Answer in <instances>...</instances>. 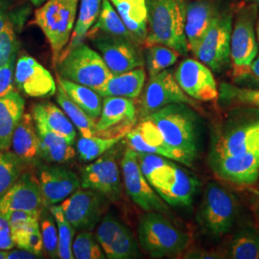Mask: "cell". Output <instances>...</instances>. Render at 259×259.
I'll return each instance as SVG.
<instances>
[{
    "mask_svg": "<svg viewBox=\"0 0 259 259\" xmlns=\"http://www.w3.org/2000/svg\"><path fill=\"white\" fill-rule=\"evenodd\" d=\"M189 0H145L147 10V37L145 47L160 45L180 55L188 53L185 37L186 7Z\"/></svg>",
    "mask_w": 259,
    "mask_h": 259,
    "instance_id": "obj_1",
    "label": "cell"
},
{
    "mask_svg": "<svg viewBox=\"0 0 259 259\" xmlns=\"http://www.w3.org/2000/svg\"><path fill=\"white\" fill-rule=\"evenodd\" d=\"M193 110L185 104H170L145 117L156 125L170 146L196 158L199 132L197 114Z\"/></svg>",
    "mask_w": 259,
    "mask_h": 259,
    "instance_id": "obj_2",
    "label": "cell"
},
{
    "mask_svg": "<svg viewBox=\"0 0 259 259\" xmlns=\"http://www.w3.org/2000/svg\"><path fill=\"white\" fill-rule=\"evenodd\" d=\"M139 240L141 248L154 258L177 255L190 242L186 232L176 228L161 213L148 211L140 217Z\"/></svg>",
    "mask_w": 259,
    "mask_h": 259,
    "instance_id": "obj_3",
    "label": "cell"
},
{
    "mask_svg": "<svg viewBox=\"0 0 259 259\" xmlns=\"http://www.w3.org/2000/svg\"><path fill=\"white\" fill-rule=\"evenodd\" d=\"M79 0H47L35 11V23L47 37L57 65L74 28Z\"/></svg>",
    "mask_w": 259,
    "mask_h": 259,
    "instance_id": "obj_4",
    "label": "cell"
},
{
    "mask_svg": "<svg viewBox=\"0 0 259 259\" xmlns=\"http://www.w3.org/2000/svg\"><path fill=\"white\" fill-rule=\"evenodd\" d=\"M258 8L253 3L241 7L232 23L230 58L232 78L235 81L249 77L250 65L258 53L255 32Z\"/></svg>",
    "mask_w": 259,
    "mask_h": 259,
    "instance_id": "obj_5",
    "label": "cell"
},
{
    "mask_svg": "<svg viewBox=\"0 0 259 259\" xmlns=\"http://www.w3.org/2000/svg\"><path fill=\"white\" fill-rule=\"evenodd\" d=\"M59 76L98 91L111 73L101 55L84 42L73 48L57 63Z\"/></svg>",
    "mask_w": 259,
    "mask_h": 259,
    "instance_id": "obj_6",
    "label": "cell"
},
{
    "mask_svg": "<svg viewBox=\"0 0 259 259\" xmlns=\"http://www.w3.org/2000/svg\"><path fill=\"white\" fill-rule=\"evenodd\" d=\"M238 211L233 195L216 183H209L204 192L198 220L204 232L220 238L231 232Z\"/></svg>",
    "mask_w": 259,
    "mask_h": 259,
    "instance_id": "obj_7",
    "label": "cell"
},
{
    "mask_svg": "<svg viewBox=\"0 0 259 259\" xmlns=\"http://www.w3.org/2000/svg\"><path fill=\"white\" fill-rule=\"evenodd\" d=\"M232 23L231 12H220L192 52L214 72H222L231 64Z\"/></svg>",
    "mask_w": 259,
    "mask_h": 259,
    "instance_id": "obj_8",
    "label": "cell"
},
{
    "mask_svg": "<svg viewBox=\"0 0 259 259\" xmlns=\"http://www.w3.org/2000/svg\"><path fill=\"white\" fill-rule=\"evenodd\" d=\"M158 196L172 206H188L192 204L200 185L197 178L170 161L147 180Z\"/></svg>",
    "mask_w": 259,
    "mask_h": 259,
    "instance_id": "obj_9",
    "label": "cell"
},
{
    "mask_svg": "<svg viewBox=\"0 0 259 259\" xmlns=\"http://www.w3.org/2000/svg\"><path fill=\"white\" fill-rule=\"evenodd\" d=\"M170 104H185L194 110L200 109L197 101L181 89L173 73L165 69L150 77L139 103V116L144 118Z\"/></svg>",
    "mask_w": 259,
    "mask_h": 259,
    "instance_id": "obj_10",
    "label": "cell"
},
{
    "mask_svg": "<svg viewBox=\"0 0 259 259\" xmlns=\"http://www.w3.org/2000/svg\"><path fill=\"white\" fill-rule=\"evenodd\" d=\"M90 37L111 74H120L143 67L144 57L139 48L140 45L136 41L103 33Z\"/></svg>",
    "mask_w": 259,
    "mask_h": 259,
    "instance_id": "obj_11",
    "label": "cell"
},
{
    "mask_svg": "<svg viewBox=\"0 0 259 259\" xmlns=\"http://www.w3.org/2000/svg\"><path fill=\"white\" fill-rule=\"evenodd\" d=\"M121 169L126 191L132 201L144 211L168 212V206L149 184L139 167L138 153L128 148L121 159Z\"/></svg>",
    "mask_w": 259,
    "mask_h": 259,
    "instance_id": "obj_12",
    "label": "cell"
},
{
    "mask_svg": "<svg viewBox=\"0 0 259 259\" xmlns=\"http://www.w3.org/2000/svg\"><path fill=\"white\" fill-rule=\"evenodd\" d=\"M60 205L75 231L92 232L102 215L104 195L92 189L79 188Z\"/></svg>",
    "mask_w": 259,
    "mask_h": 259,
    "instance_id": "obj_13",
    "label": "cell"
},
{
    "mask_svg": "<svg viewBox=\"0 0 259 259\" xmlns=\"http://www.w3.org/2000/svg\"><path fill=\"white\" fill-rule=\"evenodd\" d=\"M126 137L130 148L138 153L156 154L186 166H192L194 162V157L170 146L156 125L147 117L141 118L139 125L131 130Z\"/></svg>",
    "mask_w": 259,
    "mask_h": 259,
    "instance_id": "obj_14",
    "label": "cell"
},
{
    "mask_svg": "<svg viewBox=\"0 0 259 259\" xmlns=\"http://www.w3.org/2000/svg\"><path fill=\"white\" fill-rule=\"evenodd\" d=\"M174 76L181 89L196 101L218 100L219 90L211 69L202 62L186 59L178 66Z\"/></svg>",
    "mask_w": 259,
    "mask_h": 259,
    "instance_id": "obj_15",
    "label": "cell"
},
{
    "mask_svg": "<svg viewBox=\"0 0 259 259\" xmlns=\"http://www.w3.org/2000/svg\"><path fill=\"white\" fill-rule=\"evenodd\" d=\"M137 108L133 99L117 96H106L102 111L96 120L98 137H126L137 121Z\"/></svg>",
    "mask_w": 259,
    "mask_h": 259,
    "instance_id": "obj_16",
    "label": "cell"
},
{
    "mask_svg": "<svg viewBox=\"0 0 259 259\" xmlns=\"http://www.w3.org/2000/svg\"><path fill=\"white\" fill-rule=\"evenodd\" d=\"M96 240L106 258L131 259L139 255V245L133 233L112 215H107L98 226Z\"/></svg>",
    "mask_w": 259,
    "mask_h": 259,
    "instance_id": "obj_17",
    "label": "cell"
},
{
    "mask_svg": "<svg viewBox=\"0 0 259 259\" xmlns=\"http://www.w3.org/2000/svg\"><path fill=\"white\" fill-rule=\"evenodd\" d=\"M14 81L17 89L30 97L47 98L57 91L53 76L30 56H21L16 62Z\"/></svg>",
    "mask_w": 259,
    "mask_h": 259,
    "instance_id": "obj_18",
    "label": "cell"
},
{
    "mask_svg": "<svg viewBox=\"0 0 259 259\" xmlns=\"http://www.w3.org/2000/svg\"><path fill=\"white\" fill-rule=\"evenodd\" d=\"M80 179L82 188L97 191L110 199L120 197V171L113 154L99 157L83 167Z\"/></svg>",
    "mask_w": 259,
    "mask_h": 259,
    "instance_id": "obj_19",
    "label": "cell"
},
{
    "mask_svg": "<svg viewBox=\"0 0 259 259\" xmlns=\"http://www.w3.org/2000/svg\"><path fill=\"white\" fill-rule=\"evenodd\" d=\"M37 181L45 205L60 204L81 188V179L73 171L62 166L39 165Z\"/></svg>",
    "mask_w": 259,
    "mask_h": 259,
    "instance_id": "obj_20",
    "label": "cell"
},
{
    "mask_svg": "<svg viewBox=\"0 0 259 259\" xmlns=\"http://www.w3.org/2000/svg\"><path fill=\"white\" fill-rule=\"evenodd\" d=\"M45 206L38 181L28 172H23L17 183L0 197V213L10 210L41 211Z\"/></svg>",
    "mask_w": 259,
    "mask_h": 259,
    "instance_id": "obj_21",
    "label": "cell"
},
{
    "mask_svg": "<svg viewBox=\"0 0 259 259\" xmlns=\"http://www.w3.org/2000/svg\"><path fill=\"white\" fill-rule=\"evenodd\" d=\"M215 173L236 185H251L259 176V150L212 160Z\"/></svg>",
    "mask_w": 259,
    "mask_h": 259,
    "instance_id": "obj_22",
    "label": "cell"
},
{
    "mask_svg": "<svg viewBox=\"0 0 259 259\" xmlns=\"http://www.w3.org/2000/svg\"><path fill=\"white\" fill-rule=\"evenodd\" d=\"M219 13L220 11L214 0L188 1L185 15V32L190 51H194Z\"/></svg>",
    "mask_w": 259,
    "mask_h": 259,
    "instance_id": "obj_23",
    "label": "cell"
},
{
    "mask_svg": "<svg viewBox=\"0 0 259 259\" xmlns=\"http://www.w3.org/2000/svg\"><path fill=\"white\" fill-rule=\"evenodd\" d=\"M259 150V120L243 125L224 136L217 143L213 159L238 156Z\"/></svg>",
    "mask_w": 259,
    "mask_h": 259,
    "instance_id": "obj_24",
    "label": "cell"
},
{
    "mask_svg": "<svg viewBox=\"0 0 259 259\" xmlns=\"http://www.w3.org/2000/svg\"><path fill=\"white\" fill-rule=\"evenodd\" d=\"M12 152L26 164L35 163L39 158V139L31 113H24L12 137Z\"/></svg>",
    "mask_w": 259,
    "mask_h": 259,
    "instance_id": "obj_25",
    "label": "cell"
},
{
    "mask_svg": "<svg viewBox=\"0 0 259 259\" xmlns=\"http://www.w3.org/2000/svg\"><path fill=\"white\" fill-rule=\"evenodd\" d=\"M34 118L39 139V158L47 162L63 163L72 159L76 155L73 145L49 129L44 121Z\"/></svg>",
    "mask_w": 259,
    "mask_h": 259,
    "instance_id": "obj_26",
    "label": "cell"
},
{
    "mask_svg": "<svg viewBox=\"0 0 259 259\" xmlns=\"http://www.w3.org/2000/svg\"><path fill=\"white\" fill-rule=\"evenodd\" d=\"M25 101L17 91L0 97V151L9 150L12 137L21 120Z\"/></svg>",
    "mask_w": 259,
    "mask_h": 259,
    "instance_id": "obj_27",
    "label": "cell"
},
{
    "mask_svg": "<svg viewBox=\"0 0 259 259\" xmlns=\"http://www.w3.org/2000/svg\"><path fill=\"white\" fill-rule=\"evenodd\" d=\"M29 12L28 6L7 12L4 27L0 32V67L6 65L13 56L18 54V36L26 22Z\"/></svg>",
    "mask_w": 259,
    "mask_h": 259,
    "instance_id": "obj_28",
    "label": "cell"
},
{
    "mask_svg": "<svg viewBox=\"0 0 259 259\" xmlns=\"http://www.w3.org/2000/svg\"><path fill=\"white\" fill-rule=\"evenodd\" d=\"M145 79L146 73L143 67L135 68L120 74L111 75L97 93L102 97L117 96L135 99L142 93Z\"/></svg>",
    "mask_w": 259,
    "mask_h": 259,
    "instance_id": "obj_29",
    "label": "cell"
},
{
    "mask_svg": "<svg viewBox=\"0 0 259 259\" xmlns=\"http://www.w3.org/2000/svg\"><path fill=\"white\" fill-rule=\"evenodd\" d=\"M32 116L39 118L51 131L61 136L71 145H74L76 130L73 123L63 110L51 102L39 103L32 108Z\"/></svg>",
    "mask_w": 259,
    "mask_h": 259,
    "instance_id": "obj_30",
    "label": "cell"
},
{
    "mask_svg": "<svg viewBox=\"0 0 259 259\" xmlns=\"http://www.w3.org/2000/svg\"><path fill=\"white\" fill-rule=\"evenodd\" d=\"M58 84L73 102L93 120H97L102 111V96L93 89L58 77Z\"/></svg>",
    "mask_w": 259,
    "mask_h": 259,
    "instance_id": "obj_31",
    "label": "cell"
},
{
    "mask_svg": "<svg viewBox=\"0 0 259 259\" xmlns=\"http://www.w3.org/2000/svg\"><path fill=\"white\" fill-rule=\"evenodd\" d=\"M102 0H81L80 8L76 17L74 28L69 39L68 45L63 51L62 57L66 55L75 47L83 44L84 38L88 36L89 31L92 29L96 19L99 16L101 9ZM59 59V60H60ZM59 62V61H58Z\"/></svg>",
    "mask_w": 259,
    "mask_h": 259,
    "instance_id": "obj_32",
    "label": "cell"
},
{
    "mask_svg": "<svg viewBox=\"0 0 259 259\" xmlns=\"http://www.w3.org/2000/svg\"><path fill=\"white\" fill-rule=\"evenodd\" d=\"M98 33L124 37L136 41L130 33L128 28L126 27L125 23L123 22L119 14L111 5L110 0H102L99 16L94 25L89 31L87 37H92Z\"/></svg>",
    "mask_w": 259,
    "mask_h": 259,
    "instance_id": "obj_33",
    "label": "cell"
},
{
    "mask_svg": "<svg viewBox=\"0 0 259 259\" xmlns=\"http://www.w3.org/2000/svg\"><path fill=\"white\" fill-rule=\"evenodd\" d=\"M130 32L138 34L147 27L145 0H110Z\"/></svg>",
    "mask_w": 259,
    "mask_h": 259,
    "instance_id": "obj_34",
    "label": "cell"
},
{
    "mask_svg": "<svg viewBox=\"0 0 259 259\" xmlns=\"http://www.w3.org/2000/svg\"><path fill=\"white\" fill-rule=\"evenodd\" d=\"M56 100L61 106L67 117L79 130L82 137H96L98 136L96 121L91 118L84 111L79 108L65 93L60 84H58V90L56 91Z\"/></svg>",
    "mask_w": 259,
    "mask_h": 259,
    "instance_id": "obj_35",
    "label": "cell"
},
{
    "mask_svg": "<svg viewBox=\"0 0 259 259\" xmlns=\"http://www.w3.org/2000/svg\"><path fill=\"white\" fill-rule=\"evenodd\" d=\"M124 138V136L114 138H103L98 136L81 137L77 141V155L84 162L93 161L110 151Z\"/></svg>",
    "mask_w": 259,
    "mask_h": 259,
    "instance_id": "obj_36",
    "label": "cell"
},
{
    "mask_svg": "<svg viewBox=\"0 0 259 259\" xmlns=\"http://www.w3.org/2000/svg\"><path fill=\"white\" fill-rule=\"evenodd\" d=\"M25 165L26 163L14 152L0 151V197L17 183Z\"/></svg>",
    "mask_w": 259,
    "mask_h": 259,
    "instance_id": "obj_37",
    "label": "cell"
},
{
    "mask_svg": "<svg viewBox=\"0 0 259 259\" xmlns=\"http://www.w3.org/2000/svg\"><path fill=\"white\" fill-rule=\"evenodd\" d=\"M13 240L19 249L29 250L37 255H41L44 250L42 237L39 229V221L26 223L11 229Z\"/></svg>",
    "mask_w": 259,
    "mask_h": 259,
    "instance_id": "obj_38",
    "label": "cell"
},
{
    "mask_svg": "<svg viewBox=\"0 0 259 259\" xmlns=\"http://www.w3.org/2000/svg\"><path fill=\"white\" fill-rule=\"evenodd\" d=\"M228 257L232 259H259V234L250 230L237 233L232 239Z\"/></svg>",
    "mask_w": 259,
    "mask_h": 259,
    "instance_id": "obj_39",
    "label": "cell"
},
{
    "mask_svg": "<svg viewBox=\"0 0 259 259\" xmlns=\"http://www.w3.org/2000/svg\"><path fill=\"white\" fill-rule=\"evenodd\" d=\"M49 209L54 216L56 225L58 226V252L59 258H74L72 253V241L74 237L75 229L65 218V214L60 204L49 206Z\"/></svg>",
    "mask_w": 259,
    "mask_h": 259,
    "instance_id": "obj_40",
    "label": "cell"
},
{
    "mask_svg": "<svg viewBox=\"0 0 259 259\" xmlns=\"http://www.w3.org/2000/svg\"><path fill=\"white\" fill-rule=\"evenodd\" d=\"M144 56L149 76L152 77L175 65L180 54L170 47L155 45L146 47Z\"/></svg>",
    "mask_w": 259,
    "mask_h": 259,
    "instance_id": "obj_41",
    "label": "cell"
},
{
    "mask_svg": "<svg viewBox=\"0 0 259 259\" xmlns=\"http://www.w3.org/2000/svg\"><path fill=\"white\" fill-rule=\"evenodd\" d=\"M220 101L227 105L250 106L259 109V89H247L223 83L219 89Z\"/></svg>",
    "mask_w": 259,
    "mask_h": 259,
    "instance_id": "obj_42",
    "label": "cell"
},
{
    "mask_svg": "<svg viewBox=\"0 0 259 259\" xmlns=\"http://www.w3.org/2000/svg\"><path fill=\"white\" fill-rule=\"evenodd\" d=\"M39 229L42 237L44 250L51 258H59L58 231L54 216L49 207L45 206L39 215Z\"/></svg>",
    "mask_w": 259,
    "mask_h": 259,
    "instance_id": "obj_43",
    "label": "cell"
},
{
    "mask_svg": "<svg viewBox=\"0 0 259 259\" xmlns=\"http://www.w3.org/2000/svg\"><path fill=\"white\" fill-rule=\"evenodd\" d=\"M72 253L76 259H104L106 255L98 241L90 232H80L72 243Z\"/></svg>",
    "mask_w": 259,
    "mask_h": 259,
    "instance_id": "obj_44",
    "label": "cell"
},
{
    "mask_svg": "<svg viewBox=\"0 0 259 259\" xmlns=\"http://www.w3.org/2000/svg\"><path fill=\"white\" fill-rule=\"evenodd\" d=\"M16 60L17 54L13 56L6 65L0 67V97L16 91L14 81Z\"/></svg>",
    "mask_w": 259,
    "mask_h": 259,
    "instance_id": "obj_45",
    "label": "cell"
},
{
    "mask_svg": "<svg viewBox=\"0 0 259 259\" xmlns=\"http://www.w3.org/2000/svg\"><path fill=\"white\" fill-rule=\"evenodd\" d=\"M41 211H25V210H10L1 213L10 224L11 229L21 226L26 223L39 220Z\"/></svg>",
    "mask_w": 259,
    "mask_h": 259,
    "instance_id": "obj_46",
    "label": "cell"
},
{
    "mask_svg": "<svg viewBox=\"0 0 259 259\" xmlns=\"http://www.w3.org/2000/svg\"><path fill=\"white\" fill-rule=\"evenodd\" d=\"M15 246L9 222L0 213V250H12Z\"/></svg>",
    "mask_w": 259,
    "mask_h": 259,
    "instance_id": "obj_47",
    "label": "cell"
},
{
    "mask_svg": "<svg viewBox=\"0 0 259 259\" xmlns=\"http://www.w3.org/2000/svg\"><path fill=\"white\" fill-rule=\"evenodd\" d=\"M39 257L41 256L23 249L11 250V251L8 250V255H7V259H36Z\"/></svg>",
    "mask_w": 259,
    "mask_h": 259,
    "instance_id": "obj_48",
    "label": "cell"
},
{
    "mask_svg": "<svg viewBox=\"0 0 259 259\" xmlns=\"http://www.w3.org/2000/svg\"><path fill=\"white\" fill-rule=\"evenodd\" d=\"M188 257H191V258H221L223 256H221L219 253L217 252H214V251H201V250H197L194 251L192 253H189V256Z\"/></svg>",
    "mask_w": 259,
    "mask_h": 259,
    "instance_id": "obj_49",
    "label": "cell"
},
{
    "mask_svg": "<svg viewBox=\"0 0 259 259\" xmlns=\"http://www.w3.org/2000/svg\"><path fill=\"white\" fill-rule=\"evenodd\" d=\"M253 79L259 82V55L255 57L250 67V74Z\"/></svg>",
    "mask_w": 259,
    "mask_h": 259,
    "instance_id": "obj_50",
    "label": "cell"
},
{
    "mask_svg": "<svg viewBox=\"0 0 259 259\" xmlns=\"http://www.w3.org/2000/svg\"><path fill=\"white\" fill-rule=\"evenodd\" d=\"M6 16H7V11L5 9V7L0 6V32L4 27V24L6 21Z\"/></svg>",
    "mask_w": 259,
    "mask_h": 259,
    "instance_id": "obj_51",
    "label": "cell"
},
{
    "mask_svg": "<svg viewBox=\"0 0 259 259\" xmlns=\"http://www.w3.org/2000/svg\"><path fill=\"white\" fill-rule=\"evenodd\" d=\"M47 0H30V2L35 6V7H39L40 5H42L45 2H47Z\"/></svg>",
    "mask_w": 259,
    "mask_h": 259,
    "instance_id": "obj_52",
    "label": "cell"
},
{
    "mask_svg": "<svg viewBox=\"0 0 259 259\" xmlns=\"http://www.w3.org/2000/svg\"><path fill=\"white\" fill-rule=\"evenodd\" d=\"M8 255V250H0V259H7Z\"/></svg>",
    "mask_w": 259,
    "mask_h": 259,
    "instance_id": "obj_53",
    "label": "cell"
},
{
    "mask_svg": "<svg viewBox=\"0 0 259 259\" xmlns=\"http://www.w3.org/2000/svg\"><path fill=\"white\" fill-rule=\"evenodd\" d=\"M255 32H256V37H257V39L259 40V19L258 21H257V23L255 24Z\"/></svg>",
    "mask_w": 259,
    "mask_h": 259,
    "instance_id": "obj_54",
    "label": "cell"
},
{
    "mask_svg": "<svg viewBox=\"0 0 259 259\" xmlns=\"http://www.w3.org/2000/svg\"><path fill=\"white\" fill-rule=\"evenodd\" d=\"M248 1H250V3H253V4L257 5L259 7V0H248Z\"/></svg>",
    "mask_w": 259,
    "mask_h": 259,
    "instance_id": "obj_55",
    "label": "cell"
}]
</instances>
